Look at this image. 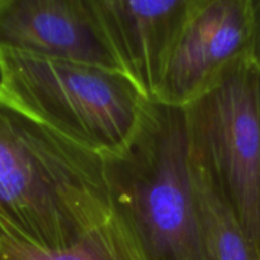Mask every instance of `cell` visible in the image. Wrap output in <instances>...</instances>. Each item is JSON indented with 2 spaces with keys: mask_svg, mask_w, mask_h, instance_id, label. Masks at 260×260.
Listing matches in <instances>:
<instances>
[{
  "mask_svg": "<svg viewBox=\"0 0 260 260\" xmlns=\"http://www.w3.org/2000/svg\"><path fill=\"white\" fill-rule=\"evenodd\" d=\"M0 86L30 114L102 157L134 140L150 99L122 71L0 52Z\"/></svg>",
  "mask_w": 260,
  "mask_h": 260,
  "instance_id": "3957f363",
  "label": "cell"
},
{
  "mask_svg": "<svg viewBox=\"0 0 260 260\" xmlns=\"http://www.w3.org/2000/svg\"><path fill=\"white\" fill-rule=\"evenodd\" d=\"M0 260H145L126 221L114 211L101 225L66 248L45 249L0 239Z\"/></svg>",
  "mask_w": 260,
  "mask_h": 260,
  "instance_id": "ba28073f",
  "label": "cell"
},
{
  "mask_svg": "<svg viewBox=\"0 0 260 260\" xmlns=\"http://www.w3.org/2000/svg\"><path fill=\"white\" fill-rule=\"evenodd\" d=\"M249 57L260 68V0H251V36Z\"/></svg>",
  "mask_w": 260,
  "mask_h": 260,
  "instance_id": "30bf717a",
  "label": "cell"
},
{
  "mask_svg": "<svg viewBox=\"0 0 260 260\" xmlns=\"http://www.w3.org/2000/svg\"><path fill=\"white\" fill-rule=\"evenodd\" d=\"M0 52L119 70L99 32L90 0H0Z\"/></svg>",
  "mask_w": 260,
  "mask_h": 260,
  "instance_id": "52a82bcc",
  "label": "cell"
},
{
  "mask_svg": "<svg viewBox=\"0 0 260 260\" xmlns=\"http://www.w3.org/2000/svg\"><path fill=\"white\" fill-rule=\"evenodd\" d=\"M90 7L119 70L155 99L189 0H90Z\"/></svg>",
  "mask_w": 260,
  "mask_h": 260,
  "instance_id": "8992f818",
  "label": "cell"
},
{
  "mask_svg": "<svg viewBox=\"0 0 260 260\" xmlns=\"http://www.w3.org/2000/svg\"><path fill=\"white\" fill-rule=\"evenodd\" d=\"M184 113L189 156L260 254V68L243 58Z\"/></svg>",
  "mask_w": 260,
  "mask_h": 260,
  "instance_id": "277c9868",
  "label": "cell"
},
{
  "mask_svg": "<svg viewBox=\"0 0 260 260\" xmlns=\"http://www.w3.org/2000/svg\"><path fill=\"white\" fill-rule=\"evenodd\" d=\"M251 0H189L164 79L152 101L189 106L249 56Z\"/></svg>",
  "mask_w": 260,
  "mask_h": 260,
  "instance_id": "5b68a950",
  "label": "cell"
},
{
  "mask_svg": "<svg viewBox=\"0 0 260 260\" xmlns=\"http://www.w3.org/2000/svg\"><path fill=\"white\" fill-rule=\"evenodd\" d=\"M113 212L103 157L61 136L0 86V239L66 248Z\"/></svg>",
  "mask_w": 260,
  "mask_h": 260,
  "instance_id": "6da1fadb",
  "label": "cell"
},
{
  "mask_svg": "<svg viewBox=\"0 0 260 260\" xmlns=\"http://www.w3.org/2000/svg\"><path fill=\"white\" fill-rule=\"evenodd\" d=\"M201 238L207 260H260V254L230 206L189 156Z\"/></svg>",
  "mask_w": 260,
  "mask_h": 260,
  "instance_id": "9c48e42d",
  "label": "cell"
},
{
  "mask_svg": "<svg viewBox=\"0 0 260 260\" xmlns=\"http://www.w3.org/2000/svg\"><path fill=\"white\" fill-rule=\"evenodd\" d=\"M103 160L114 211L126 221L145 260H207L184 108L150 101L128 146Z\"/></svg>",
  "mask_w": 260,
  "mask_h": 260,
  "instance_id": "7a4b0ae2",
  "label": "cell"
}]
</instances>
